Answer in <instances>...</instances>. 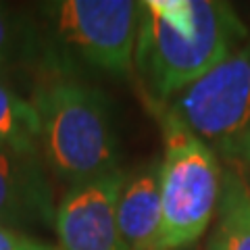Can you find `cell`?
<instances>
[{
	"label": "cell",
	"instance_id": "cell-1",
	"mask_svg": "<svg viewBox=\"0 0 250 250\" xmlns=\"http://www.w3.org/2000/svg\"><path fill=\"white\" fill-rule=\"evenodd\" d=\"M246 40L236 11L215 0L140 2L134 67L150 103L165 106Z\"/></svg>",
	"mask_w": 250,
	"mask_h": 250
},
{
	"label": "cell",
	"instance_id": "cell-2",
	"mask_svg": "<svg viewBox=\"0 0 250 250\" xmlns=\"http://www.w3.org/2000/svg\"><path fill=\"white\" fill-rule=\"evenodd\" d=\"M31 106L40 123V148L62 184H77L119 169L111 106L94 85L59 75L38 85Z\"/></svg>",
	"mask_w": 250,
	"mask_h": 250
},
{
	"label": "cell",
	"instance_id": "cell-3",
	"mask_svg": "<svg viewBox=\"0 0 250 250\" xmlns=\"http://www.w3.org/2000/svg\"><path fill=\"white\" fill-rule=\"evenodd\" d=\"M163 129L161 188V246L159 250L192 248L215 217L221 198L223 167L207 144L159 106Z\"/></svg>",
	"mask_w": 250,
	"mask_h": 250
},
{
	"label": "cell",
	"instance_id": "cell-4",
	"mask_svg": "<svg viewBox=\"0 0 250 250\" xmlns=\"http://www.w3.org/2000/svg\"><path fill=\"white\" fill-rule=\"evenodd\" d=\"M165 108L219 161L250 167V42L173 96Z\"/></svg>",
	"mask_w": 250,
	"mask_h": 250
},
{
	"label": "cell",
	"instance_id": "cell-5",
	"mask_svg": "<svg viewBox=\"0 0 250 250\" xmlns=\"http://www.w3.org/2000/svg\"><path fill=\"white\" fill-rule=\"evenodd\" d=\"M46 40L94 69L125 75L134 69L140 2L59 0L42 4Z\"/></svg>",
	"mask_w": 250,
	"mask_h": 250
},
{
	"label": "cell",
	"instance_id": "cell-6",
	"mask_svg": "<svg viewBox=\"0 0 250 250\" xmlns=\"http://www.w3.org/2000/svg\"><path fill=\"white\" fill-rule=\"evenodd\" d=\"M125 171L69 188L54 213L59 250H125L117 228V198Z\"/></svg>",
	"mask_w": 250,
	"mask_h": 250
},
{
	"label": "cell",
	"instance_id": "cell-7",
	"mask_svg": "<svg viewBox=\"0 0 250 250\" xmlns=\"http://www.w3.org/2000/svg\"><path fill=\"white\" fill-rule=\"evenodd\" d=\"M57 207L38 152L0 144V225L27 233L54 228Z\"/></svg>",
	"mask_w": 250,
	"mask_h": 250
},
{
	"label": "cell",
	"instance_id": "cell-8",
	"mask_svg": "<svg viewBox=\"0 0 250 250\" xmlns=\"http://www.w3.org/2000/svg\"><path fill=\"white\" fill-rule=\"evenodd\" d=\"M161 161H150L125 173L117 198V228L125 250H159L161 246Z\"/></svg>",
	"mask_w": 250,
	"mask_h": 250
},
{
	"label": "cell",
	"instance_id": "cell-9",
	"mask_svg": "<svg viewBox=\"0 0 250 250\" xmlns=\"http://www.w3.org/2000/svg\"><path fill=\"white\" fill-rule=\"evenodd\" d=\"M207 250H250V184L246 167L225 163L217 225Z\"/></svg>",
	"mask_w": 250,
	"mask_h": 250
},
{
	"label": "cell",
	"instance_id": "cell-10",
	"mask_svg": "<svg viewBox=\"0 0 250 250\" xmlns=\"http://www.w3.org/2000/svg\"><path fill=\"white\" fill-rule=\"evenodd\" d=\"M57 61L44 31L27 15L0 2V73Z\"/></svg>",
	"mask_w": 250,
	"mask_h": 250
},
{
	"label": "cell",
	"instance_id": "cell-11",
	"mask_svg": "<svg viewBox=\"0 0 250 250\" xmlns=\"http://www.w3.org/2000/svg\"><path fill=\"white\" fill-rule=\"evenodd\" d=\"M0 144L19 150H40V123L27 98L0 77Z\"/></svg>",
	"mask_w": 250,
	"mask_h": 250
},
{
	"label": "cell",
	"instance_id": "cell-12",
	"mask_svg": "<svg viewBox=\"0 0 250 250\" xmlns=\"http://www.w3.org/2000/svg\"><path fill=\"white\" fill-rule=\"evenodd\" d=\"M0 250H59L57 246L31 238L29 233L0 225Z\"/></svg>",
	"mask_w": 250,
	"mask_h": 250
},
{
	"label": "cell",
	"instance_id": "cell-13",
	"mask_svg": "<svg viewBox=\"0 0 250 250\" xmlns=\"http://www.w3.org/2000/svg\"><path fill=\"white\" fill-rule=\"evenodd\" d=\"M184 250H194V248H184Z\"/></svg>",
	"mask_w": 250,
	"mask_h": 250
}]
</instances>
